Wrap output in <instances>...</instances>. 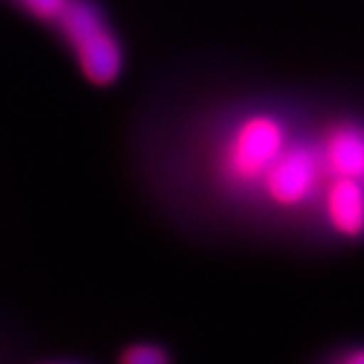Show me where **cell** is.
Wrapping results in <instances>:
<instances>
[{
    "mask_svg": "<svg viewBox=\"0 0 364 364\" xmlns=\"http://www.w3.org/2000/svg\"><path fill=\"white\" fill-rule=\"evenodd\" d=\"M294 140L287 124L272 112L239 117L219 146L217 168L225 184L257 193L265 174Z\"/></svg>",
    "mask_w": 364,
    "mask_h": 364,
    "instance_id": "1",
    "label": "cell"
},
{
    "mask_svg": "<svg viewBox=\"0 0 364 364\" xmlns=\"http://www.w3.org/2000/svg\"><path fill=\"white\" fill-rule=\"evenodd\" d=\"M55 23L75 53L81 73L91 83L109 85L119 77L124 67L122 45L93 2L69 0Z\"/></svg>",
    "mask_w": 364,
    "mask_h": 364,
    "instance_id": "2",
    "label": "cell"
},
{
    "mask_svg": "<svg viewBox=\"0 0 364 364\" xmlns=\"http://www.w3.org/2000/svg\"><path fill=\"white\" fill-rule=\"evenodd\" d=\"M330 174L326 168L320 140L308 142L294 138L286 152L272 166L261 182L257 195L272 207L296 210L322 195Z\"/></svg>",
    "mask_w": 364,
    "mask_h": 364,
    "instance_id": "3",
    "label": "cell"
},
{
    "mask_svg": "<svg viewBox=\"0 0 364 364\" xmlns=\"http://www.w3.org/2000/svg\"><path fill=\"white\" fill-rule=\"evenodd\" d=\"M330 229L340 237L356 239L364 235V182L352 176H334L320 195Z\"/></svg>",
    "mask_w": 364,
    "mask_h": 364,
    "instance_id": "4",
    "label": "cell"
},
{
    "mask_svg": "<svg viewBox=\"0 0 364 364\" xmlns=\"http://www.w3.org/2000/svg\"><path fill=\"white\" fill-rule=\"evenodd\" d=\"M330 178L352 176L360 178L364 170V128L352 122H340L330 126L320 138Z\"/></svg>",
    "mask_w": 364,
    "mask_h": 364,
    "instance_id": "5",
    "label": "cell"
},
{
    "mask_svg": "<svg viewBox=\"0 0 364 364\" xmlns=\"http://www.w3.org/2000/svg\"><path fill=\"white\" fill-rule=\"evenodd\" d=\"M23 11L39 21H57L69 0H14Z\"/></svg>",
    "mask_w": 364,
    "mask_h": 364,
    "instance_id": "6",
    "label": "cell"
},
{
    "mask_svg": "<svg viewBox=\"0 0 364 364\" xmlns=\"http://www.w3.org/2000/svg\"><path fill=\"white\" fill-rule=\"evenodd\" d=\"M168 354L156 344H134L122 354V363L126 364H164Z\"/></svg>",
    "mask_w": 364,
    "mask_h": 364,
    "instance_id": "7",
    "label": "cell"
},
{
    "mask_svg": "<svg viewBox=\"0 0 364 364\" xmlns=\"http://www.w3.org/2000/svg\"><path fill=\"white\" fill-rule=\"evenodd\" d=\"M344 363H346V364H364V350H363V348H358V350L352 352V354H346V356H344Z\"/></svg>",
    "mask_w": 364,
    "mask_h": 364,
    "instance_id": "8",
    "label": "cell"
},
{
    "mask_svg": "<svg viewBox=\"0 0 364 364\" xmlns=\"http://www.w3.org/2000/svg\"><path fill=\"white\" fill-rule=\"evenodd\" d=\"M360 181H363V182H364V170H363V176H360Z\"/></svg>",
    "mask_w": 364,
    "mask_h": 364,
    "instance_id": "9",
    "label": "cell"
}]
</instances>
